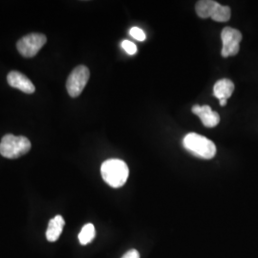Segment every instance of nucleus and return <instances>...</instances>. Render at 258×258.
Masks as SVG:
<instances>
[{
  "label": "nucleus",
  "mask_w": 258,
  "mask_h": 258,
  "mask_svg": "<svg viewBox=\"0 0 258 258\" xmlns=\"http://www.w3.org/2000/svg\"><path fill=\"white\" fill-rule=\"evenodd\" d=\"M183 146L194 156L210 160L216 155V147L211 140L197 133H188L183 140Z\"/></svg>",
  "instance_id": "f03ea898"
},
{
  "label": "nucleus",
  "mask_w": 258,
  "mask_h": 258,
  "mask_svg": "<svg viewBox=\"0 0 258 258\" xmlns=\"http://www.w3.org/2000/svg\"><path fill=\"white\" fill-rule=\"evenodd\" d=\"M121 258H140V253L136 249H130Z\"/></svg>",
  "instance_id": "2eb2a0df"
},
{
  "label": "nucleus",
  "mask_w": 258,
  "mask_h": 258,
  "mask_svg": "<svg viewBox=\"0 0 258 258\" xmlns=\"http://www.w3.org/2000/svg\"><path fill=\"white\" fill-rule=\"evenodd\" d=\"M129 34L134 39L139 40V41H144V40H146V37H147L145 32L139 27L131 28L129 31Z\"/></svg>",
  "instance_id": "ddd939ff"
},
{
  "label": "nucleus",
  "mask_w": 258,
  "mask_h": 258,
  "mask_svg": "<svg viewBox=\"0 0 258 258\" xmlns=\"http://www.w3.org/2000/svg\"><path fill=\"white\" fill-rule=\"evenodd\" d=\"M192 113L197 115L206 127H214L220 122V116L217 112H214L209 105L196 104L192 107Z\"/></svg>",
  "instance_id": "6e6552de"
},
{
  "label": "nucleus",
  "mask_w": 258,
  "mask_h": 258,
  "mask_svg": "<svg viewBox=\"0 0 258 258\" xmlns=\"http://www.w3.org/2000/svg\"><path fill=\"white\" fill-rule=\"evenodd\" d=\"M47 38L42 34H29L20 38L17 47L19 53L25 57H34L39 52V50L45 45Z\"/></svg>",
  "instance_id": "423d86ee"
},
{
  "label": "nucleus",
  "mask_w": 258,
  "mask_h": 258,
  "mask_svg": "<svg viewBox=\"0 0 258 258\" xmlns=\"http://www.w3.org/2000/svg\"><path fill=\"white\" fill-rule=\"evenodd\" d=\"M65 221L61 215H56L53 219H51L48 225V229L46 231V238L49 242H55L59 238Z\"/></svg>",
  "instance_id": "9b49d317"
},
{
  "label": "nucleus",
  "mask_w": 258,
  "mask_h": 258,
  "mask_svg": "<svg viewBox=\"0 0 258 258\" xmlns=\"http://www.w3.org/2000/svg\"><path fill=\"white\" fill-rule=\"evenodd\" d=\"M7 81L12 87L19 89L22 92L32 94L36 90L35 85L28 79L27 77L18 71L10 72L7 77Z\"/></svg>",
  "instance_id": "1a4fd4ad"
},
{
  "label": "nucleus",
  "mask_w": 258,
  "mask_h": 258,
  "mask_svg": "<svg viewBox=\"0 0 258 258\" xmlns=\"http://www.w3.org/2000/svg\"><path fill=\"white\" fill-rule=\"evenodd\" d=\"M90 78V71L84 65H79L69 75L66 82V89L72 98L79 97Z\"/></svg>",
  "instance_id": "39448f33"
},
{
  "label": "nucleus",
  "mask_w": 258,
  "mask_h": 258,
  "mask_svg": "<svg viewBox=\"0 0 258 258\" xmlns=\"http://www.w3.org/2000/svg\"><path fill=\"white\" fill-rule=\"evenodd\" d=\"M101 172L104 182L115 188L125 184L129 175L128 166L119 159L105 161L101 167Z\"/></svg>",
  "instance_id": "f257e3e1"
},
{
  "label": "nucleus",
  "mask_w": 258,
  "mask_h": 258,
  "mask_svg": "<svg viewBox=\"0 0 258 258\" xmlns=\"http://www.w3.org/2000/svg\"><path fill=\"white\" fill-rule=\"evenodd\" d=\"M219 102H220V105H221V106H226L227 100H221V101H219Z\"/></svg>",
  "instance_id": "dca6fc26"
},
{
  "label": "nucleus",
  "mask_w": 258,
  "mask_h": 258,
  "mask_svg": "<svg viewBox=\"0 0 258 258\" xmlns=\"http://www.w3.org/2000/svg\"><path fill=\"white\" fill-rule=\"evenodd\" d=\"M234 91V83L231 80L222 79L213 86V95L219 101L230 99Z\"/></svg>",
  "instance_id": "9d476101"
},
{
  "label": "nucleus",
  "mask_w": 258,
  "mask_h": 258,
  "mask_svg": "<svg viewBox=\"0 0 258 258\" xmlns=\"http://www.w3.org/2000/svg\"><path fill=\"white\" fill-rule=\"evenodd\" d=\"M121 47L128 55H133L137 53V46L129 40H123L121 42Z\"/></svg>",
  "instance_id": "4468645a"
},
{
  "label": "nucleus",
  "mask_w": 258,
  "mask_h": 258,
  "mask_svg": "<svg viewBox=\"0 0 258 258\" xmlns=\"http://www.w3.org/2000/svg\"><path fill=\"white\" fill-rule=\"evenodd\" d=\"M96 235V231H95V227L92 224H86L85 226H83L82 231L79 234V240L80 243L82 245H87L89 244Z\"/></svg>",
  "instance_id": "f8f14e48"
},
{
  "label": "nucleus",
  "mask_w": 258,
  "mask_h": 258,
  "mask_svg": "<svg viewBox=\"0 0 258 258\" xmlns=\"http://www.w3.org/2000/svg\"><path fill=\"white\" fill-rule=\"evenodd\" d=\"M195 10L196 14L201 19L211 18L216 22H227L231 19V8L229 6H223L213 0L198 1Z\"/></svg>",
  "instance_id": "7ed1b4c3"
},
{
  "label": "nucleus",
  "mask_w": 258,
  "mask_h": 258,
  "mask_svg": "<svg viewBox=\"0 0 258 258\" xmlns=\"http://www.w3.org/2000/svg\"><path fill=\"white\" fill-rule=\"evenodd\" d=\"M222 47L221 55L223 57L232 56L238 54L240 50V42L242 40L241 32L234 28L226 27L221 33Z\"/></svg>",
  "instance_id": "0eeeda50"
},
{
  "label": "nucleus",
  "mask_w": 258,
  "mask_h": 258,
  "mask_svg": "<svg viewBox=\"0 0 258 258\" xmlns=\"http://www.w3.org/2000/svg\"><path fill=\"white\" fill-rule=\"evenodd\" d=\"M31 147V142L26 137L7 134L1 140L0 154L8 159H17L28 153Z\"/></svg>",
  "instance_id": "20e7f679"
}]
</instances>
